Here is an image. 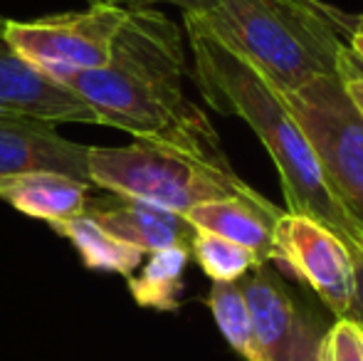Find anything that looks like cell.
Segmentation results:
<instances>
[{
	"instance_id": "7402d4cb",
	"label": "cell",
	"mask_w": 363,
	"mask_h": 361,
	"mask_svg": "<svg viewBox=\"0 0 363 361\" xmlns=\"http://www.w3.org/2000/svg\"><path fill=\"white\" fill-rule=\"evenodd\" d=\"M354 35H361V38H363V15H356V23H354Z\"/></svg>"
},
{
	"instance_id": "5bb4252c",
	"label": "cell",
	"mask_w": 363,
	"mask_h": 361,
	"mask_svg": "<svg viewBox=\"0 0 363 361\" xmlns=\"http://www.w3.org/2000/svg\"><path fill=\"white\" fill-rule=\"evenodd\" d=\"M50 228L72 243L86 270L114 272L131 277L141 267V260H144V252L139 248H131L126 243L116 240L111 233H106L99 223L91 221L84 213L77 218L52 223Z\"/></svg>"
},
{
	"instance_id": "7c38bea8",
	"label": "cell",
	"mask_w": 363,
	"mask_h": 361,
	"mask_svg": "<svg viewBox=\"0 0 363 361\" xmlns=\"http://www.w3.org/2000/svg\"><path fill=\"white\" fill-rule=\"evenodd\" d=\"M91 183L57 171H23L0 176V201L10 203L23 216L45 221L48 226L84 213Z\"/></svg>"
},
{
	"instance_id": "e0dca14e",
	"label": "cell",
	"mask_w": 363,
	"mask_h": 361,
	"mask_svg": "<svg viewBox=\"0 0 363 361\" xmlns=\"http://www.w3.org/2000/svg\"><path fill=\"white\" fill-rule=\"evenodd\" d=\"M191 257L213 282H242L255 267L264 265L247 248L206 231H196L193 235Z\"/></svg>"
},
{
	"instance_id": "7a4b0ae2",
	"label": "cell",
	"mask_w": 363,
	"mask_h": 361,
	"mask_svg": "<svg viewBox=\"0 0 363 361\" xmlns=\"http://www.w3.org/2000/svg\"><path fill=\"white\" fill-rule=\"evenodd\" d=\"M193 55V82L220 114L240 116L257 134L277 166L289 213L309 216L336 233L354 255L363 248V226L341 208L324 181L314 149L291 116L284 94L257 70L220 45L193 15H183Z\"/></svg>"
},
{
	"instance_id": "44dd1931",
	"label": "cell",
	"mask_w": 363,
	"mask_h": 361,
	"mask_svg": "<svg viewBox=\"0 0 363 361\" xmlns=\"http://www.w3.org/2000/svg\"><path fill=\"white\" fill-rule=\"evenodd\" d=\"M349 52L363 65V38L361 35H351L349 38Z\"/></svg>"
},
{
	"instance_id": "30bf717a",
	"label": "cell",
	"mask_w": 363,
	"mask_h": 361,
	"mask_svg": "<svg viewBox=\"0 0 363 361\" xmlns=\"http://www.w3.org/2000/svg\"><path fill=\"white\" fill-rule=\"evenodd\" d=\"M84 216L96 221L116 240L131 248H139L144 255L163 250V248H188L196 235V228L181 213H173L156 203L131 198L124 193L104 191L89 196Z\"/></svg>"
},
{
	"instance_id": "d4e9b609",
	"label": "cell",
	"mask_w": 363,
	"mask_h": 361,
	"mask_svg": "<svg viewBox=\"0 0 363 361\" xmlns=\"http://www.w3.org/2000/svg\"><path fill=\"white\" fill-rule=\"evenodd\" d=\"M356 257H363V248H361V252H359V255H356Z\"/></svg>"
},
{
	"instance_id": "277c9868",
	"label": "cell",
	"mask_w": 363,
	"mask_h": 361,
	"mask_svg": "<svg viewBox=\"0 0 363 361\" xmlns=\"http://www.w3.org/2000/svg\"><path fill=\"white\" fill-rule=\"evenodd\" d=\"M86 176L101 191L141 198L181 216L201 203L225 198L269 201L235 174L228 156L211 159L144 139L129 146H89Z\"/></svg>"
},
{
	"instance_id": "603a6c76",
	"label": "cell",
	"mask_w": 363,
	"mask_h": 361,
	"mask_svg": "<svg viewBox=\"0 0 363 361\" xmlns=\"http://www.w3.org/2000/svg\"><path fill=\"white\" fill-rule=\"evenodd\" d=\"M351 65H354V70H356V74H359V77L363 79V65L359 62V60L354 57V55H351Z\"/></svg>"
},
{
	"instance_id": "8992f818",
	"label": "cell",
	"mask_w": 363,
	"mask_h": 361,
	"mask_svg": "<svg viewBox=\"0 0 363 361\" xmlns=\"http://www.w3.org/2000/svg\"><path fill=\"white\" fill-rule=\"evenodd\" d=\"M124 5L91 3L79 13L5 23L3 43L52 79L99 70L109 62L114 38L126 20Z\"/></svg>"
},
{
	"instance_id": "5b68a950",
	"label": "cell",
	"mask_w": 363,
	"mask_h": 361,
	"mask_svg": "<svg viewBox=\"0 0 363 361\" xmlns=\"http://www.w3.org/2000/svg\"><path fill=\"white\" fill-rule=\"evenodd\" d=\"M334 198L363 226V116L339 74L284 94Z\"/></svg>"
},
{
	"instance_id": "cb8c5ba5",
	"label": "cell",
	"mask_w": 363,
	"mask_h": 361,
	"mask_svg": "<svg viewBox=\"0 0 363 361\" xmlns=\"http://www.w3.org/2000/svg\"><path fill=\"white\" fill-rule=\"evenodd\" d=\"M5 23H8V18H3V15H0V38H3V30H5Z\"/></svg>"
},
{
	"instance_id": "9a60e30c",
	"label": "cell",
	"mask_w": 363,
	"mask_h": 361,
	"mask_svg": "<svg viewBox=\"0 0 363 361\" xmlns=\"http://www.w3.org/2000/svg\"><path fill=\"white\" fill-rule=\"evenodd\" d=\"M188 262H191L188 248H163L148 252L144 267L126 277V287L134 302L153 312H178L186 287Z\"/></svg>"
},
{
	"instance_id": "ba28073f",
	"label": "cell",
	"mask_w": 363,
	"mask_h": 361,
	"mask_svg": "<svg viewBox=\"0 0 363 361\" xmlns=\"http://www.w3.org/2000/svg\"><path fill=\"white\" fill-rule=\"evenodd\" d=\"M242 292L252 314L255 339L262 361H319L321 337L309 309L299 304L282 277L267 262L242 279Z\"/></svg>"
},
{
	"instance_id": "52a82bcc",
	"label": "cell",
	"mask_w": 363,
	"mask_h": 361,
	"mask_svg": "<svg viewBox=\"0 0 363 361\" xmlns=\"http://www.w3.org/2000/svg\"><path fill=\"white\" fill-rule=\"evenodd\" d=\"M269 262L311 289L336 319L351 314L356 297V255L324 223L284 211L274 223Z\"/></svg>"
},
{
	"instance_id": "4fadbf2b",
	"label": "cell",
	"mask_w": 363,
	"mask_h": 361,
	"mask_svg": "<svg viewBox=\"0 0 363 361\" xmlns=\"http://www.w3.org/2000/svg\"><path fill=\"white\" fill-rule=\"evenodd\" d=\"M284 211H279L272 201L255 203L242 198H225L191 208L186 218L196 231H206L220 235L230 243L247 248L262 262L272 260V233L274 223Z\"/></svg>"
},
{
	"instance_id": "3957f363",
	"label": "cell",
	"mask_w": 363,
	"mask_h": 361,
	"mask_svg": "<svg viewBox=\"0 0 363 361\" xmlns=\"http://www.w3.org/2000/svg\"><path fill=\"white\" fill-rule=\"evenodd\" d=\"M193 18L282 94L339 74L356 23L324 0H213Z\"/></svg>"
},
{
	"instance_id": "8fae6325",
	"label": "cell",
	"mask_w": 363,
	"mask_h": 361,
	"mask_svg": "<svg viewBox=\"0 0 363 361\" xmlns=\"http://www.w3.org/2000/svg\"><path fill=\"white\" fill-rule=\"evenodd\" d=\"M89 146L57 134L55 124L0 111V176L23 171H57L79 181L86 176Z\"/></svg>"
},
{
	"instance_id": "d6986e66",
	"label": "cell",
	"mask_w": 363,
	"mask_h": 361,
	"mask_svg": "<svg viewBox=\"0 0 363 361\" xmlns=\"http://www.w3.org/2000/svg\"><path fill=\"white\" fill-rule=\"evenodd\" d=\"M339 77H341V82H344L346 91H349V96L354 99L356 109H359L361 116H363V79L359 77V74H356L354 65H351V52H346L344 60H341Z\"/></svg>"
},
{
	"instance_id": "9c48e42d",
	"label": "cell",
	"mask_w": 363,
	"mask_h": 361,
	"mask_svg": "<svg viewBox=\"0 0 363 361\" xmlns=\"http://www.w3.org/2000/svg\"><path fill=\"white\" fill-rule=\"evenodd\" d=\"M0 111L48 124H101L96 111L62 82L23 60L0 40Z\"/></svg>"
},
{
	"instance_id": "2e32d148",
	"label": "cell",
	"mask_w": 363,
	"mask_h": 361,
	"mask_svg": "<svg viewBox=\"0 0 363 361\" xmlns=\"http://www.w3.org/2000/svg\"><path fill=\"white\" fill-rule=\"evenodd\" d=\"M206 304L216 319L220 334L245 361H262L255 339L252 314H250L247 299H245L240 282H213Z\"/></svg>"
},
{
	"instance_id": "ac0fdd59",
	"label": "cell",
	"mask_w": 363,
	"mask_h": 361,
	"mask_svg": "<svg viewBox=\"0 0 363 361\" xmlns=\"http://www.w3.org/2000/svg\"><path fill=\"white\" fill-rule=\"evenodd\" d=\"M319 361H363V327L354 317H341L321 337Z\"/></svg>"
},
{
	"instance_id": "6da1fadb",
	"label": "cell",
	"mask_w": 363,
	"mask_h": 361,
	"mask_svg": "<svg viewBox=\"0 0 363 361\" xmlns=\"http://www.w3.org/2000/svg\"><path fill=\"white\" fill-rule=\"evenodd\" d=\"M188 60L181 28L148 5H129L104 67L74 72L60 82L96 111L101 126H114L144 141L225 159L218 131L183 79Z\"/></svg>"
},
{
	"instance_id": "ffe728a7",
	"label": "cell",
	"mask_w": 363,
	"mask_h": 361,
	"mask_svg": "<svg viewBox=\"0 0 363 361\" xmlns=\"http://www.w3.org/2000/svg\"><path fill=\"white\" fill-rule=\"evenodd\" d=\"M349 317H354L363 327V257H356V297Z\"/></svg>"
}]
</instances>
